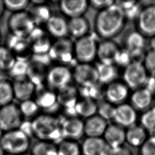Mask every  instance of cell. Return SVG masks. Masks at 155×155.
Here are the masks:
<instances>
[{"mask_svg":"<svg viewBox=\"0 0 155 155\" xmlns=\"http://www.w3.org/2000/svg\"><path fill=\"white\" fill-rule=\"evenodd\" d=\"M125 19L124 12L114 2L97 15L95 19L96 31L99 36L107 40L121 31Z\"/></svg>","mask_w":155,"mask_h":155,"instance_id":"1","label":"cell"},{"mask_svg":"<svg viewBox=\"0 0 155 155\" xmlns=\"http://www.w3.org/2000/svg\"><path fill=\"white\" fill-rule=\"evenodd\" d=\"M33 136L38 140L46 141L58 145L64 140L61 122L48 114H38L31 120Z\"/></svg>","mask_w":155,"mask_h":155,"instance_id":"2","label":"cell"},{"mask_svg":"<svg viewBox=\"0 0 155 155\" xmlns=\"http://www.w3.org/2000/svg\"><path fill=\"white\" fill-rule=\"evenodd\" d=\"M30 139L19 129H16L4 132L0 145L5 154L24 155L30 149Z\"/></svg>","mask_w":155,"mask_h":155,"instance_id":"3","label":"cell"},{"mask_svg":"<svg viewBox=\"0 0 155 155\" xmlns=\"http://www.w3.org/2000/svg\"><path fill=\"white\" fill-rule=\"evenodd\" d=\"M7 27L10 34L27 38L36 25L26 11L12 13L7 20Z\"/></svg>","mask_w":155,"mask_h":155,"instance_id":"4","label":"cell"},{"mask_svg":"<svg viewBox=\"0 0 155 155\" xmlns=\"http://www.w3.org/2000/svg\"><path fill=\"white\" fill-rule=\"evenodd\" d=\"M148 74L142 63L131 62L125 68L123 79L128 88L136 90L145 86L148 79Z\"/></svg>","mask_w":155,"mask_h":155,"instance_id":"5","label":"cell"},{"mask_svg":"<svg viewBox=\"0 0 155 155\" xmlns=\"http://www.w3.org/2000/svg\"><path fill=\"white\" fill-rule=\"evenodd\" d=\"M97 49L96 39L87 35L76 41L74 44V56L80 64H89L95 59Z\"/></svg>","mask_w":155,"mask_h":155,"instance_id":"6","label":"cell"},{"mask_svg":"<svg viewBox=\"0 0 155 155\" xmlns=\"http://www.w3.org/2000/svg\"><path fill=\"white\" fill-rule=\"evenodd\" d=\"M24 120L19 105L12 102L0 107V128L4 132L18 129Z\"/></svg>","mask_w":155,"mask_h":155,"instance_id":"7","label":"cell"},{"mask_svg":"<svg viewBox=\"0 0 155 155\" xmlns=\"http://www.w3.org/2000/svg\"><path fill=\"white\" fill-rule=\"evenodd\" d=\"M50 59L62 63H70L74 54V44L67 38L58 39L48 53Z\"/></svg>","mask_w":155,"mask_h":155,"instance_id":"8","label":"cell"},{"mask_svg":"<svg viewBox=\"0 0 155 155\" xmlns=\"http://www.w3.org/2000/svg\"><path fill=\"white\" fill-rule=\"evenodd\" d=\"M139 32L143 36H155V4L145 6L137 18Z\"/></svg>","mask_w":155,"mask_h":155,"instance_id":"9","label":"cell"},{"mask_svg":"<svg viewBox=\"0 0 155 155\" xmlns=\"http://www.w3.org/2000/svg\"><path fill=\"white\" fill-rule=\"evenodd\" d=\"M72 78V73L68 68L57 65L47 71L45 81L50 88L58 90L69 85Z\"/></svg>","mask_w":155,"mask_h":155,"instance_id":"10","label":"cell"},{"mask_svg":"<svg viewBox=\"0 0 155 155\" xmlns=\"http://www.w3.org/2000/svg\"><path fill=\"white\" fill-rule=\"evenodd\" d=\"M72 76L81 87L88 86L98 82V75L96 67L90 64H79L74 69Z\"/></svg>","mask_w":155,"mask_h":155,"instance_id":"11","label":"cell"},{"mask_svg":"<svg viewBox=\"0 0 155 155\" xmlns=\"http://www.w3.org/2000/svg\"><path fill=\"white\" fill-rule=\"evenodd\" d=\"M114 124L122 128H130L136 125V110L131 105L122 104L115 107L113 117Z\"/></svg>","mask_w":155,"mask_h":155,"instance_id":"12","label":"cell"},{"mask_svg":"<svg viewBox=\"0 0 155 155\" xmlns=\"http://www.w3.org/2000/svg\"><path fill=\"white\" fill-rule=\"evenodd\" d=\"M5 45L13 53L16 59L28 61L27 58L30 52H31V50L27 38L10 34L7 38Z\"/></svg>","mask_w":155,"mask_h":155,"instance_id":"13","label":"cell"},{"mask_svg":"<svg viewBox=\"0 0 155 155\" xmlns=\"http://www.w3.org/2000/svg\"><path fill=\"white\" fill-rule=\"evenodd\" d=\"M64 139L78 141L84 134V122L78 117H68L61 122Z\"/></svg>","mask_w":155,"mask_h":155,"instance_id":"14","label":"cell"},{"mask_svg":"<svg viewBox=\"0 0 155 155\" xmlns=\"http://www.w3.org/2000/svg\"><path fill=\"white\" fill-rule=\"evenodd\" d=\"M27 39L34 54H48L51 44L42 30L35 27Z\"/></svg>","mask_w":155,"mask_h":155,"instance_id":"15","label":"cell"},{"mask_svg":"<svg viewBox=\"0 0 155 155\" xmlns=\"http://www.w3.org/2000/svg\"><path fill=\"white\" fill-rule=\"evenodd\" d=\"M81 148L82 155H109L111 149L102 137H86Z\"/></svg>","mask_w":155,"mask_h":155,"instance_id":"16","label":"cell"},{"mask_svg":"<svg viewBox=\"0 0 155 155\" xmlns=\"http://www.w3.org/2000/svg\"><path fill=\"white\" fill-rule=\"evenodd\" d=\"M128 95V87L125 83L114 81L108 84L105 91V96L111 104L120 105L127 99Z\"/></svg>","mask_w":155,"mask_h":155,"instance_id":"17","label":"cell"},{"mask_svg":"<svg viewBox=\"0 0 155 155\" xmlns=\"http://www.w3.org/2000/svg\"><path fill=\"white\" fill-rule=\"evenodd\" d=\"M119 50L115 42L108 39L105 40L97 45L96 56L101 63L113 65Z\"/></svg>","mask_w":155,"mask_h":155,"instance_id":"18","label":"cell"},{"mask_svg":"<svg viewBox=\"0 0 155 155\" xmlns=\"http://www.w3.org/2000/svg\"><path fill=\"white\" fill-rule=\"evenodd\" d=\"M84 125L87 137H102L108 126L107 120L96 114L87 118Z\"/></svg>","mask_w":155,"mask_h":155,"instance_id":"19","label":"cell"},{"mask_svg":"<svg viewBox=\"0 0 155 155\" xmlns=\"http://www.w3.org/2000/svg\"><path fill=\"white\" fill-rule=\"evenodd\" d=\"M89 2L86 0H62L59 2L61 12L71 18L82 16L87 11Z\"/></svg>","mask_w":155,"mask_h":155,"instance_id":"20","label":"cell"},{"mask_svg":"<svg viewBox=\"0 0 155 155\" xmlns=\"http://www.w3.org/2000/svg\"><path fill=\"white\" fill-rule=\"evenodd\" d=\"M110 148L125 145V131L124 128L115 124L108 125L102 136Z\"/></svg>","mask_w":155,"mask_h":155,"instance_id":"21","label":"cell"},{"mask_svg":"<svg viewBox=\"0 0 155 155\" xmlns=\"http://www.w3.org/2000/svg\"><path fill=\"white\" fill-rule=\"evenodd\" d=\"M130 101L131 105L136 110L147 111L153 101L152 92L145 87L137 89L131 94Z\"/></svg>","mask_w":155,"mask_h":155,"instance_id":"22","label":"cell"},{"mask_svg":"<svg viewBox=\"0 0 155 155\" xmlns=\"http://www.w3.org/2000/svg\"><path fill=\"white\" fill-rule=\"evenodd\" d=\"M14 97L20 102L31 99L36 91L35 85L27 78L12 82Z\"/></svg>","mask_w":155,"mask_h":155,"instance_id":"23","label":"cell"},{"mask_svg":"<svg viewBox=\"0 0 155 155\" xmlns=\"http://www.w3.org/2000/svg\"><path fill=\"white\" fill-rule=\"evenodd\" d=\"M45 25L49 34L57 39L65 38L68 34L67 22L61 16H51L45 23Z\"/></svg>","mask_w":155,"mask_h":155,"instance_id":"24","label":"cell"},{"mask_svg":"<svg viewBox=\"0 0 155 155\" xmlns=\"http://www.w3.org/2000/svg\"><path fill=\"white\" fill-rule=\"evenodd\" d=\"M144 37L139 31H136L130 33L127 39L126 49L130 53L131 59H135L134 61L136 58H140L143 53L145 45Z\"/></svg>","mask_w":155,"mask_h":155,"instance_id":"25","label":"cell"},{"mask_svg":"<svg viewBox=\"0 0 155 155\" xmlns=\"http://www.w3.org/2000/svg\"><path fill=\"white\" fill-rule=\"evenodd\" d=\"M148 132L140 125H134L125 131V142L133 148L140 147L148 139Z\"/></svg>","mask_w":155,"mask_h":155,"instance_id":"26","label":"cell"},{"mask_svg":"<svg viewBox=\"0 0 155 155\" xmlns=\"http://www.w3.org/2000/svg\"><path fill=\"white\" fill-rule=\"evenodd\" d=\"M78 94L77 89L69 84L58 90L56 94L58 102L65 108L74 107L78 102Z\"/></svg>","mask_w":155,"mask_h":155,"instance_id":"27","label":"cell"},{"mask_svg":"<svg viewBox=\"0 0 155 155\" xmlns=\"http://www.w3.org/2000/svg\"><path fill=\"white\" fill-rule=\"evenodd\" d=\"M68 32L72 37L79 39L87 35L89 25L87 21L82 16L71 18L68 22Z\"/></svg>","mask_w":155,"mask_h":155,"instance_id":"28","label":"cell"},{"mask_svg":"<svg viewBox=\"0 0 155 155\" xmlns=\"http://www.w3.org/2000/svg\"><path fill=\"white\" fill-rule=\"evenodd\" d=\"M45 65L41 63L31 61L29 62L27 79H28L38 88L41 86L45 80L47 71L45 70Z\"/></svg>","mask_w":155,"mask_h":155,"instance_id":"29","label":"cell"},{"mask_svg":"<svg viewBox=\"0 0 155 155\" xmlns=\"http://www.w3.org/2000/svg\"><path fill=\"white\" fill-rule=\"evenodd\" d=\"M35 102L39 109L45 111L56 110L59 105L57 101L56 94L51 91H41L38 94Z\"/></svg>","mask_w":155,"mask_h":155,"instance_id":"30","label":"cell"},{"mask_svg":"<svg viewBox=\"0 0 155 155\" xmlns=\"http://www.w3.org/2000/svg\"><path fill=\"white\" fill-rule=\"evenodd\" d=\"M96 68L98 75V82L101 84H110L115 81L117 77V70L114 65L99 62Z\"/></svg>","mask_w":155,"mask_h":155,"instance_id":"31","label":"cell"},{"mask_svg":"<svg viewBox=\"0 0 155 155\" xmlns=\"http://www.w3.org/2000/svg\"><path fill=\"white\" fill-rule=\"evenodd\" d=\"M75 110L78 116L87 119L96 114L97 104L94 100L83 98L81 101H78L75 105Z\"/></svg>","mask_w":155,"mask_h":155,"instance_id":"32","label":"cell"},{"mask_svg":"<svg viewBox=\"0 0 155 155\" xmlns=\"http://www.w3.org/2000/svg\"><path fill=\"white\" fill-rule=\"evenodd\" d=\"M33 21L35 25L46 23L50 18L51 13L48 7L43 4L33 5L27 12Z\"/></svg>","mask_w":155,"mask_h":155,"instance_id":"33","label":"cell"},{"mask_svg":"<svg viewBox=\"0 0 155 155\" xmlns=\"http://www.w3.org/2000/svg\"><path fill=\"white\" fill-rule=\"evenodd\" d=\"M30 150L31 155H58L57 145L50 142L38 140Z\"/></svg>","mask_w":155,"mask_h":155,"instance_id":"34","label":"cell"},{"mask_svg":"<svg viewBox=\"0 0 155 155\" xmlns=\"http://www.w3.org/2000/svg\"><path fill=\"white\" fill-rule=\"evenodd\" d=\"M58 155H82L81 148L77 141L64 139L57 145Z\"/></svg>","mask_w":155,"mask_h":155,"instance_id":"35","label":"cell"},{"mask_svg":"<svg viewBox=\"0 0 155 155\" xmlns=\"http://www.w3.org/2000/svg\"><path fill=\"white\" fill-rule=\"evenodd\" d=\"M28 65V61L16 59L15 63L7 73L13 79V81L27 78Z\"/></svg>","mask_w":155,"mask_h":155,"instance_id":"36","label":"cell"},{"mask_svg":"<svg viewBox=\"0 0 155 155\" xmlns=\"http://www.w3.org/2000/svg\"><path fill=\"white\" fill-rule=\"evenodd\" d=\"M14 98L12 82L0 79V107L13 102Z\"/></svg>","mask_w":155,"mask_h":155,"instance_id":"37","label":"cell"},{"mask_svg":"<svg viewBox=\"0 0 155 155\" xmlns=\"http://www.w3.org/2000/svg\"><path fill=\"white\" fill-rule=\"evenodd\" d=\"M16 59L11 50L5 45H0V71L8 72L15 63Z\"/></svg>","mask_w":155,"mask_h":155,"instance_id":"38","label":"cell"},{"mask_svg":"<svg viewBox=\"0 0 155 155\" xmlns=\"http://www.w3.org/2000/svg\"><path fill=\"white\" fill-rule=\"evenodd\" d=\"M79 93L83 98L90 99L94 101L99 100L104 94V91L99 82L88 86L81 87L80 90H79Z\"/></svg>","mask_w":155,"mask_h":155,"instance_id":"39","label":"cell"},{"mask_svg":"<svg viewBox=\"0 0 155 155\" xmlns=\"http://www.w3.org/2000/svg\"><path fill=\"white\" fill-rule=\"evenodd\" d=\"M19 107L24 118L33 119L38 115L39 108L35 101L32 99L21 102Z\"/></svg>","mask_w":155,"mask_h":155,"instance_id":"40","label":"cell"},{"mask_svg":"<svg viewBox=\"0 0 155 155\" xmlns=\"http://www.w3.org/2000/svg\"><path fill=\"white\" fill-rule=\"evenodd\" d=\"M4 4L5 10L15 13L25 11L30 5V1L28 0H4Z\"/></svg>","mask_w":155,"mask_h":155,"instance_id":"41","label":"cell"},{"mask_svg":"<svg viewBox=\"0 0 155 155\" xmlns=\"http://www.w3.org/2000/svg\"><path fill=\"white\" fill-rule=\"evenodd\" d=\"M140 126L147 132H152L155 129V111L150 108L145 111L140 117Z\"/></svg>","mask_w":155,"mask_h":155,"instance_id":"42","label":"cell"},{"mask_svg":"<svg viewBox=\"0 0 155 155\" xmlns=\"http://www.w3.org/2000/svg\"><path fill=\"white\" fill-rule=\"evenodd\" d=\"M97 104L98 115L104 119L105 120L113 119L115 107L113 106V104H110L108 101H101Z\"/></svg>","mask_w":155,"mask_h":155,"instance_id":"43","label":"cell"},{"mask_svg":"<svg viewBox=\"0 0 155 155\" xmlns=\"http://www.w3.org/2000/svg\"><path fill=\"white\" fill-rule=\"evenodd\" d=\"M148 74L155 78V51L150 50L143 57V64Z\"/></svg>","mask_w":155,"mask_h":155,"instance_id":"44","label":"cell"},{"mask_svg":"<svg viewBox=\"0 0 155 155\" xmlns=\"http://www.w3.org/2000/svg\"><path fill=\"white\" fill-rule=\"evenodd\" d=\"M139 155H155V138L150 136L139 148Z\"/></svg>","mask_w":155,"mask_h":155,"instance_id":"45","label":"cell"},{"mask_svg":"<svg viewBox=\"0 0 155 155\" xmlns=\"http://www.w3.org/2000/svg\"><path fill=\"white\" fill-rule=\"evenodd\" d=\"M131 60L130 53L127 49L120 50L116 59L115 63L125 68L131 62Z\"/></svg>","mask_w":155,"mask_h":155,"instance_id":"46","label":"cell"},{"mask_svg":"<svg viewBox=\"0 0 155 155\" xmlns=\"http://www.w3.org/2000/svg\"><path fill=\"white\" fill-rule=\"evenodd\" d=\"M114 2H115L114 1L111 0H93L89 2L90 4L93 7L100 10H104L111 6L114 4Z\"/></svg>","mask_w":155,"mask_h":155,"instance_id":"47","label":"cell"},{"mask_svg":"<svg viewBox=\"0 0 155 155\" xmlns=\"http://www.w3.org/2000/svg\"><path fill=\"white\" fill-rule=\"evenodd\" d=\"M109 155H133L131 149L125 145L110 149Z\"/></svg>","mask_w":155,"mask_h":155,"instance_id":"48","label":"cell"},{"mask_svg":"<svg viewBox=\"0 0 155 155\" xmlns=\"http://www.w3.org/2000/svg\"><path fill=\"white\" fill-rule=\"evenodd\" d=\"M18 129L30 138L33 136L32 124L31 120H24Z\"/></svg>","mask_w":155,"mask_h":155,"instance_id":"49","label":"cell"},{"mask_svg":"<svg viewBox=\"0 0 155 155\" xmlns=\"http://www.w3.org/2000/svg\"><path fill=\"white\" fill-rule=\"evenodd\" d=\"M5 10V8L4 4V1L0 0V19L3 16Z\"/></svg>","mask_w":155,"mask_h":155,"instance_id":"50","label":"cell"},{"mask_svg":"<svg viewBox=\"0 0 155 155\" xmlns=\"http://www.w3.org/2000/svg\"><path fill=\"white\" fill-rule=\"evenodd\" d=\"M149 44L151 47V50L155 51V36L151 38Z\"/></svg>","mask_w":155,"mask_h":155,"instance_id":"51","label":"cell"},{"mask_svg":"<svg viewBox=\"0 0 155 155\" xmlns=\"http://www.w3.org/2000/svg\"><path fill=\"white\" fill-rule=\"evenodd\" d=\"M5 153L4 151L3 150L2 147H1V145H0V155H5Z\"/></svg>","mask_w":155,"mask_h":155,"instance_id":"52","label":"cell"},{"mask_svg":"<svg viewBox=\"0 0 155 155\" xmlns=\"http://www.w3.org/2000/svg\"><path fill=\"white\" fill-rule=\"evenodd\" d=\"M151 108L155 111V99L153 100V102H152V105H151Z\"/></svg>","mask_w":155,"mask_h":155,"instance_id":"53","label":"cell"},{"mask_svg":"<svg viewBox=\"0 0 155 155\" xmlns=\"http://www.w3.org/2000/svg\"><path fill=\"white\" fill-rule=\"evenodd\" d=\"M3 134H4V131L2 130V129L0 128V140H1V137H2V135H3Z\"/></svg>","mask_w":155,"mask_h":155,"instance_id":"54","label":"cell"},{"mask_svg":"<svg viewBox=\"0 0 155 155\" xmlns=\"http://www.w3.org/2000/svg\"><path fill=\"white\" fill-rule=\"evenodd\" d=\"M151 133H152V135H151V136L155 138V129H154V130Z\"/></svg>","mask_w":155,"mask_h":155,"instance_id":"55","label":"cell"},{"mask_svg":"<svg viewBox=\"0 0 155 155\" xmlns=\"http://www.w3.org/2000/svg\"><path fill=\"white\" fill-rule=\"evenodd\" d=\"M1 40H2V35H1V31H0V45H1Z\"/></svg>","mask_w":155,"mask_h":155,"instance_id":"56","label":"cell"},{"mask_svg":"<svg viewBox=\"0 0 155 155\" xmlns=\"http://www.w3.org/2000/svg\"><path fill=\"white\" fill-rule=\"evenodd\" d=\"M24 155H31L30 153H26V154H24Z\"/></svg>","mask_w":155,"mask_h":155,"instance_id":"57","label":"cell"},{"mask_svg":"<svg viewBox=\"0 0 155 155\" xmlns=\"http://www.w3.org/2000/svg\"><path fill=\"white\" fill-rule=\"evenodd\" d=\"M5 155H12V154H5Z\"/></svg>","mask_w":155,"mask_h":155,"instance_id":"58","label":"cell"},{"mask_svg":"<svg viewBox=\"0 0 155 155\" xmlns=\"http://www.w3.org/2000/svg\"><path fill=\"white\" fill-rule=\"evenodd\" d=\"M154 91H155V87H154Z\"/></svg>","mask_w":155,"mask_h":155,"instance_id":"59","label":"cell"}]
</instances>
